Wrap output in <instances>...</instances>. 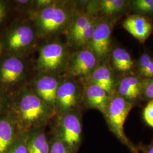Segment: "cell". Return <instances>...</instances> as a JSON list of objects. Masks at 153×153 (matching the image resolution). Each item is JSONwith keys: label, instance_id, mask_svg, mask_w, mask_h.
<instances>
[{"label": "cell", "instance_id": "cell-30", "mask_svg": "<svg viewBox=\"0 0 153 153\" xmlns=\"http://www.w3.org/2000/svg\"><path fill=\"white\" fill-rule=\"evenodd\" d=\"M56 1H52V0H38L33 1V5L35 11H38L41 9H43L46 7L51 5L53 3H55Z\"/></svg>", "mask_w": 153, "mask_h": 153}, {"label": "cell", "instance_id": "cell-27", "mask_svg": "<svg viewBox=\"0 0 153 153\" xmlns=\"http://www.w3.org/2000/svg\"><path fill=\"white\" fill-rule=\"evenodd\" d=\"M143 118L148 126L153 128V100H150L145 107Z\"/></svg>", "mask_w": 153, "mask_h": 153}, {"label": "cell", "instance_id": "cell-19", "mask_svg": "<svg viewBox=\"0 0 153 153\" xmlns=\"http://www.w3.org/2000/svg\"><path fill=\"white\" fill-rule=\"evenodd\" d=\"M111 61L115 70L121 73L131 72L134 67V62L131 55L126 49L120 47L112 51Z\"/></svg>", "mask_w": 153, "mask_h": 153}, {"label": "cell", "instance_id": "cell-13", "mask_svg": "<svg viewBox=\"0 0 153 153\" xmlns=\"http://www.w3.org/2000/svg\"><path fill=\"white\" fill-rule=\"evenodd\" d=\"M123 27L134 38L145 43L153 32V25L147 17L140 14H133L126 18Z\"/></svg>", "mask_w": 153, "mask_h": 153}, {"label": "cell", "instance_id": "cell-12", "mask_svg": "<svg viewBox=\"0 0 153 153\" xmlns=\"http://www.w3.org/2000/svg\"><path fill=\"white\" fill-rule=\"evenodd\" d=\"M111 95L103 89L88 82L82 92V104L88 109L99 111L102 114L109 102Z\"/></svg>", "mask_w": 153, "mask_h": 153}, {"label": "cell", "instance_id": "cell-15", "mask_svg": "<svg viewBox=\"0 0 153 153\" xmlns=\"http://www.w3.org/2000/svg\"><path fill=\"white\" fill-rule=\"evenodd\" d=\"M88 78V82L102 88L109 95L115 93L116 84L112 71L108 66H98Z\"/></svg>", "mask_w": 153, "mask_h": 153}, {"label": "cell", "instance_id": "cell-22", "mask_svg": "<svg viewBox=\"0 0 153 153\" xmlns=\"http://www.w3.org/2000/svg\"><path fill=\"white\" fill-rule=\"evenodd\" d=\"M49 137V153H73L65 143L52 131Z\"/></svg>", "mask_w": 153, "mask_h": 153}, {"label": "cell", "instance_id": "cell-24", "mask_svg": "<svg viewBox=\"0 0 153 153\" xmlns=\"http://www.w3.org/2000/svg\"><path fill=\"white\" fill-rule=\"evenodd\" d=\"M136 11L142 14H153V0H136L132 2Z\"/></svg>", "mask_w": 153, "mask_h": 153}, {"label": "cell", "instance_id": "cell-14", "mask_svg": "<svg viewBox=\"0 0 153 153\" xmlns=\"http://www.w3.org/2000/svg\"><path fill=\"white\" fill-rule=\"evenodd\" d=\"M115 93L134 104L142 98V80L137 76H125L116 86Z\"/></svg>", "mask_w": 153, "mask_h": 153}, {"label": "cell", "instance_id": "cell-10", "mask_svg": "<svg viewBox=\"0 0 153 153\" xmlns=\"http://www.w3.org/2000/svg\"><path fill=\"white\" fill-rule=\"evenodd\" d=\"M55 74L40 73L33 82L31 88L56 114V100L57 89L61 78Z\"/></svg>", "mask_w": 153, "mask_h": 153}, {"label": "cell", "instance_id": "cell-11", "mask_svg": "<svg viewBox=\"0 0 153 153\" xmlns=\"http://www.w3.org/2000/svg\"><path fill=\"white\" fill-rule=\"evenodd\" d=\"M112 28L109 23L99 19L93 36L88 43L91 50L99 60H103L108 55L111 44Z\"/></svg>", "mask_w": 153, "mask_h": 153}, {"label": "cell", "instance_id": "cell-3", "mask_svg": "<svg viewBox=\"0 0 153 153\" xmlns=\"http://www.w3.org/2000/svg\"><path fill=\"white\" fill-rule=\"evenodd\" d=\"M134 104L116 94L111 95L109 102L103 114L110 131L131 153H138L136 146L127 137L124 131L126 120Z\"/></svg>", "mask_w": 153, "mask_h": 153}, {"label": "cell", "instance_id": "cell-8", "mask_svg": "<svg viewBox=\"0 0 153 153\" xmlns=\"http://www.w3.org/2000/svg\"><path fill=\"white\" fill-rule=\"evenodd\" d=\"M82 92L74 77L62 79L56 94V117L81 110Z\"/></svg>", "mask_w": 153, "mask_h": 153}, {"label": "cell", "instance_id": "cell-28", "mask_svg": "<svg viewBox=\"0 0 153 153\" xmlns=\"http://www.w3.org/2000/svg\"><path fill=\"white\" fill-rule=\"evenodd\" d=\"M152 60V59L150 56L147 53H143L141 56L139 61V71L141 76H143L144 72Z\"/></svg>", "mask_w": 153, "mask_h": 153}, {"label": "cell", "instance_id": "cell-5", "mask_svg": "<svg viewBox=\"0 0 153 153\" xmlns=\"http://www.w3.org/2000/svg\"><path fill=\"white\" fill-rule=\"evenodd\" d=\"M36 36L34 26L24 22L15 23L6 30L1 41L6 53L21 56L33 45Z\"/></svg>", "mask_w": 153, "mask_h": 153}, {"label": "cell", "instance_id": "cell-1", "mask_svg": "<svg viewBox=\"0 0 153 153\" xmlns=\"http://www.w3.org/2000/svg\"><path fill=\"white\" fill-rule=\"evenodd\" d=\"M7 115L20 133L45 128L56 117L55 112L31 88L24 86L11 96Z\"/></svg>", "mask_w": 153, "mask_h": 153}, {"label": "cell", "instance_id": "cell-29", "mask_svg": "<svg viewBox=\"0 0 153 153\" xmlns=\"http://www.w3.org/2000/svg\"><path fill=\"white\" fill-rule=\"evenodd\" d=\"M10 2L6 1L0 0V23L3 22L7 15L10 8Z\"/></svg>", "mask_w": 153, "mask_h": 153}, {"label": "cell", "instance_id": "cell-17", "mask_svg": "<svg viewBox=\"0 0 153 153\" xmlns=\"http://www.w3.org/2000/svg\"><path fill=\"white\" fill-rule=\"evenodd\" d=\"M16 126L9 116H0V153H6L16 139Z\"/></svg>", "mask_w": 153, "mask_h": 153}, {"label": "cell", "instance_id": "cell-21", "mask_svg": "<svg viewBox=\"0 0 153 153\" xmlns=\"http://www.w3.org/2000/svg\"><path fill=\"white\" fill-rule=\"evenodd\" d=\"M98 21V18L95 16L88 25V26L71 41L70 44L76 47H83L85 45H87L93 36Z\"/></svg>", "mask_w": 153, "mask_h": 153}, {"label": "cell", "instance_id": "cell-2", "mask_svg": "<svg viewBox=\"0 0 153 153\" xmlns=\"http://www.w3.org/2000/svg\"><path fill=\"white\" fill-rule=\"evenodd\" d=\"M35 11L34 28L37 36L43 38L51 36L67 29L74 14L71 7L56 1L51 5Z\"/></svg>", "mask_w": 153, "mask_h": 153}, {"label": "cell", "instance_id": "cell-6", "mask_svg": "<svg viewBox=\"0 0 153 153\" xmlns=\"http://www.w3.org/2000/svg\"><path fill=\"white\" fill-rule=\"evenodd\" d=\"M26 64L20 56L5 53L0 60V87L12 96L22 88Z\"/></svg>", "mask_w": 153, "mask_h": 153}, {"label": "cell", "instance_id": "cell-32", "mask_svg": "<svg viewBox=\"0 0 153 153\" xmlns=\"http://www.w3.org/2000/svg\"><path fill=\"white\" fill-rule=\"evenodd\" d=\"M15 7H17L19 9H21L25 7L32 6L33 4V1L28 0H18L13 1Z\"/></svg>", "mask_w": 153, "mask_h": 153}, {"label": "cell", "instance_id": "cell-23", "mask_svg": "<svg viewBox=\"0 0 153 153\" xmlns=\"http://www.w3.org/2000/svg\"><path fill=\"white\" fill-rule=\"evenodd\" d=\"M6 153H28L26 134L18 133L16 140Z\"/></svg>", "mask_w": 153, "mask_h": 153}, {"label": "cell", "instance_id": "cell-31", "mask_svg": "<svg viewBox=\"0 0 153 153\" xmlns=\"http://www.w3.org/2000/svg\"><path fill=\"white\" fill-rule=\"evenodd\" d=\"M137 148L138 153H153V140L149 145L140 144Z\"/></svg>", "mask_w": 153, "mask_h": 153}, {"label": "cell", "instance_id": "cell-16", "mask_svg": "<svg viewBox=\"0 0 153 153\" xmlns=\"http://www.w3.org/2000/svg\"><path fill=\"white\" fill-rule=\"evenodd\" d=\"M45 128H39L26 134L28 153H49V137Z\"/></svg>", "mask_w": 153, "mask_h": 153}, {"label": "cell", "instance_id": "cell-7", "mask_svg": "<svg viewBox=\"0 0 153 153\" xmlns=\"http://www.w3.org/2000/svg\"><path fill=\"white\" fill-rule=\"evenodd\" d=\"M65 47L53 42L43 45L36 61V69L40 73L57 74L67 66L68 60Z\"/></svg>", "mask_w": 153, "mask_h": 153}, {"label": "cell", "instance_id": "cell-4", "mask_svg": "<svg viewBox=\"0 0 153 153\" xmlns=\"http://www.w3.org/2000/svg\"><path fill=\"white\" fill-rule=\"evenodd\" d=\"M52 131L65 143L73 153H78L83 140L81 110L55 117Z\"/></svg>", "mask_w": 153, "mask_h": 153}, {"label": "cell", "instance_id": "cell-9", "mask_svg": "<svg viewBox=\"0 0 153 153\" xmlns=\"http://www.w3.org/2000/svg\"><path fill=\"white\" fill-rule=\"evenodd\" d=\"M98 59L88 48H83L68 58L67 68L71 76L88 78L98 66Z\"/></svg>", "mask_w": 153, "mask_h": 153}, {"label": "cell", "instance_id": "cell-34", "mask_svg": "<svg viewBox=\"0 0 153 153\" xmlns=\"http://www.w3.org/2000/svg\"><path fill=\"white\" fill-rule=\"evenodd\" d=\"M4 52H5L4 48V46H3V44L2 43L1 41L0 40V60L1 59L2 57L3 56Z\"/></svg>", "mask_w": 153, "mask_h": 153}, {"label": "cell", "instance_id": "cell-18", "mask_svg": "<svg viewBox=\"0 0 153 153\" xmlns=\"http://www.w3.org/2000/svg\"><path fill=\"white\" fill-rule=\"evenodd\" d=\"M94 17L90 13H87L74 14L66 29L68 40L69 43L88 26Z\"/></svg>", "mask_w": 153, "mask_h": 153}, {"label": "cell", "instance_id": "cell-25", "mask_svg": "<svg viewBox=\"0 0 153 153\" xmlns=\"http://www.w3.org/2000/svg\"><path fill=\"white\" fill-rule=\"evenodd\" d=\"M11 96L0 87V116L7 112Z\"/></svg>", "mask_w": 153, "mask_h": 153}, {"label": "cell", "instance_id": "cell-20", "mask_svg": "<svg viewBox=\"0 0 153 153\" xmlns=\"http://www.w3.org/2000/svg\"><path fill=\"white\" fill-rule=\"evenodd\" d=\"M126 2L123 0H102L99 1L97 8L105 16H113L124 10Z\"/></svg>", "mask_w": 153, "mask_h": 153}, {"label": "cell", "instance_id": "cell-26", "mask_svg": "<svg viewBox=\"0 0 153 153\" xmlns=\"http://www.w3.org/2000/svg\"><path fill=\"white\" fill-rule=\"evenodd\" d=\"M153 100V79L145 78L142 80V97Z\"/></svg>", "mask_w": 153, "mask_h": 153}, {"label": "cell", "instance_id": "cell-33", "mask_svg": "<svg viewBox=\"0 0 153 153\" xmlns=\"http://www.w3.org/2000/svg\"><path fill=\"white\" fill-rule=\"evenodd\" d=\"M145 78H152L153 77V60L151 61L150 63L144 72L143 76Z\"/></svg>", "mask_w": 153, "mask_h": 153}]
</instances>
